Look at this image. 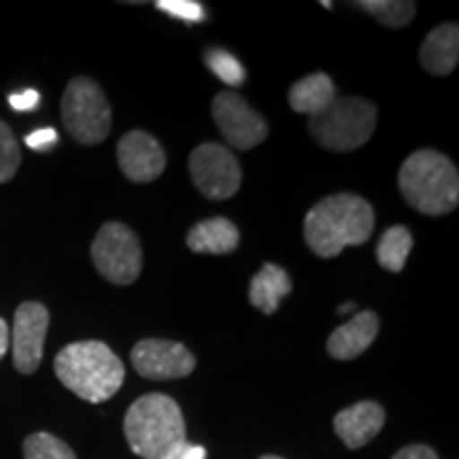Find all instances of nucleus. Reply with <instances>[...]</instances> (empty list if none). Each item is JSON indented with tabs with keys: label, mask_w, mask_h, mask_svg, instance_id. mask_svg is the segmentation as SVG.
Returning <instances> with one entry per match:
<instances>
[{
	"label": "nucleus",
	"mask_w": 459,
	"mask_h": 459,
	"mask_svg": "<svg viewBox=\"0 0 459 459\" xmlns=\"http://www.w3.org/2000/svg\"><path fill=\"white\" fill-rule=\"evenodd\" d=\"M398 186L406 203L423 215H446L459 203L455 164L434 149H421L406 158Z\"/></svg>",
	"instance_id": "obj_4"
},
{
	"label": "nucleus",
	"mask_w": 459,
	"mask_h": 459,
	"mask_svg": "<svg viewBox=\"0 0 459 459\" xmlns=\"http://www.w3.org/2000/svg\"><path fill=\"white\" fill-rule=\"evenodd\" d=\"M375 230V211L355 194L319 200L304 220V240L319 257H336L344 247L364 245Z\"/></svg>",
	"instance_id": "obj_1"
},
{
	"label": "nucleus",
	"mask_w": 459,
	"mask_h": 459,
	"mask_svg": "<svg viewBox=\"0 0 459 459\" xmlns=\"http://www.w3.org/2000/svg\"><path fill=\"white\" fill-rule=\"evenodd\" d=\"M49 328V311L41 302H24L13 319V364L22 375H32L41 366L45 336Z\"/></svg>",
	"instance_id": "obj_11"
},
{
	"label": "nucleus",
	"mask_w": 459,
	"mask_h": 459,
	"mask_svg": "<svg viewBox=\"0 0 459 459\" xmlns=\"http://www.w3.org/2000/svg\"><path fill=\"white\" fill-rule=\"evenodd\" d=\"M351 311H355V304L353 302H347V304H342L341 308H338V315H344V313H351Z\"/></svg>",
	"instance_id": "obj_30"
},
{
	"label": "nucleus",
	"mask_w": 459,
	"mask_h": 459,
	"mask_svg": "<svg viewBox=\"0 0 459 459\" xmlns=\"http://www.w3.org/2000/svg\"><path fill=\"white\" fill-rule=\"evenodd\" d=\"M132 366L141 377L152 381H170L192 375L196 368V358L186 344L164 338H145L136 342L130 353Z\"/></svg>",
	"instance_id": "obj_10"
},
{
	"label": "nucleus",
	"mask_w": 459,
	"mask_h": 459,
	"mask_svg": "<svg viewBox=\"0 0 459 459\" xmlns=\"http://www.w3.org/2000/svg\"><path fill=\"white\" fill-rule=\"evenodd\" d=\"M378 334L377 313L364 311L353 315L347 324L332 332L328 338V353L334 359H355L375 342Z\"/></svg>",
	"instance_id": "obj_14"
},
{
	"label": "nucleus",
	"mask_w": 459,
	"mask_h": 459,
	"mask_svg": "<svg viewBox=\"0 0 459 459\" xmlns=\"http://www.w3.org/2000/svg\"><path fill=\"white\" fill-rule=\"evenodd\" d=\"M204 457H206L204 446L186 443L179 451H177V455L172 457V459H204Z\"/></svg>",
	"instance_id": "obj_28"
},
{
	"label": "nucleus",
	"mask_w": 459,
	"mask_h": 459,
	"mask_svg": "<svg viewBox=\"0 0 459 459\" xmlns=\"http://www.w3.org/2000/svg\"><path fill=\"white\" fill-rule=\"evenodd\" d=\"M119 169L130 181L152 183L166 169V153L145 130H132L117 143Z\"/></svg>",
	"instance_id": "obj_12"
},
{
	"label": "nucleus",
	"mask_w": 459,
	"mask_h": 459,
	"mask_svg": "<svg viewBox=\"0 0 459 459\" xmlns=\"http://www.w3.org/2000/svg\"><path fill=\"white\" fill-rule=\"evenodd\" d=\"M22 153L13 130L0 119V183H7L15 177L20 169Z\"/></svg>",
	"instance_id": "obj_23"
},
{
	"label": "nucleus",
	"mask_w": 459,
	"mask_h": 459,
	"mask_svg": "<svg viewBox=\"0 0 459 459\" xmlns=\"http://www.w3.org/2000/svg\"><path fill=\"white\" fill-rule=\"evenodd\" d=\"M355 4L387 28L409 26L417 13V4L411 0H366V3Z\"/></svg>",
	"instance_id": "obj_20"
},
{
	"label": "nucleus",
	"mask_w": 459,
	"mask_h": 459,
	"mask_svg": "<svg viewBox=\"0 0 459 459\" xmlns=\"http://www.w3.org/2000/svg\"><path fill=\"white\" fill-rule=\"evenodd\" d=\"M336 100V85L325 73H313L291 85L290 105L294 111L315 117Z\"/></svg>",
	"instance_id": "obj_17"
},
{
	"label": "nucleus",
	"mask_w": 459,
	"mask_h": 459,
	"mask_svg": "<svg viewBox=\"0 0 459 459\" xmlns=\"http://www.w3.org/2000/svg\"><path fill=\"white\" fill-rule=\"evenodd\" d=\"M156 7L164 13L177 17V20L189 22V24H198L206 17L203 4L194 3V0H160Z\"/></svg>",
	"instance_id": "obj_24"
},
{
	"label": "nucleus",
	"mask_w": 459,
	"mask_h": 459,
	"mask_svg": "<svg viewBox=\"0 0 459 459\" xmlns=\"http://www.w3.org/2000/svg\"><path fill=\"white\" fill-rule=\"evenodd\" d=\"M392 459H438V455L426 445H411L400 449Z\"/></svg>",
	"instance_id": "obj_27"
},
{
	"label": "nucleus",
	"mask_w": 459,
	"mask_h": 459,
	"mask_svg": "<svg viewBox=\"0 0 459 459\" xmlns=\"http://www.w3.org/2000/svg\"><path fill=\"white\" fill-rule=\"evenodd\" d=\"M419 60L428 73L445 77L455 71L459 60V28L457 24H443L428 34L419 51Z\"/></svg>",
	"instance_id": "obj_15"
},
{
	"label": "nucleus",
	"mask_w": 459,
	"mask_h": 459,
	"mask_svg": "<svg viewBox=\"0 0 459 459\" xmlns=\"http://www.w3.org/2000/svg\"><path fill=\"white\" fill-rule=\"evenodd\" d=\"M211 111H213L217 128L230 147L247 152V149L260 145L268 136V126L262 115L254 111V107L247 105V100L234 91H220L213 99Z\"/></svg>",
	"instance_id": "obj_9"
},
{
	"label": "nucleus",
	"mask_w": 459,
	"mask_h": 459,
	"mask_svg": "<svg viewBox=\"0 0 459 459\" xmlns=\"http://www.w3.org/2000/svg\"><path fill=\"white\" fill-rule=\"evenodd\" d=\"M39 102H41V96H39V91H34V90L17 91V94L9 96V105L13 107L17 113L32 111L34 107H39Z\"/></svg>",
	"instance_id": "obj_26"
},
{
	"label": "nucleus",
	"mask_w": 459,
	"mask_h": 459,
	"mask_svg": "<svg viewBox=\"0 0 459 459\" xmlns=\"http://www.w3.org/2000/svg\"><path fill=\"white\" fill-rule=\"evenodd\" d=\"M385 426V411L377 402L364 400L334 417V432L347 449H361L377 438Z\"/></svg>",
	"instance_id": "obj_13"
},
{
	"label": "nucleus",
	"mask_w": 459,
	"mask_h": 459,
	"mask_svg": "<svg viewBox=\"0 0 459 459\" xmlns=\"http://www.w3.org/2000/svg\"><path fill=\"white\" fill-rule=\"evenodd\" d=\"M260 459H283V457H279V455H264Z\"/></svg>",
	"instance_id": "obj_31"
},
{
	"label": "nucleus",
	"mask_w": 459,
	"mask_h": 459,
	"mask_svg": "<svg viewBox=\"0 0 459 459\" xmlns=\"http://www.w3.org/2000/svg\"><path fill=\"white\" fill-rule=\"evenodd\" d=\"M54 370L62 385L91 404L113 398L126 377L122 359L100 341L66 344L56 355Z\"/></svg>",
	"instance_id": "obj_2"
},
{
	"label": "nucleus",
	"mask_w": 459,
	"mask_h": 459,
	"mask_svg": "<svg viewBox=\"0 0 459 459\" xmlns=\"http://www.w3.org/2000/svg\"><path fill=\"white\" fill-rule=\"evenodd\" d=\"M62 122L82 145H99L111 132V107L105 91L90 77H74L62 99Z\"/></svg>",
	"instance_id": "obj_6"
},
{
	"label": "nucleus",
	"mask_w": 459,
	"mask_h": 459,
	"mask_svg": "<svg viewBox=\"0 0 459 459\" xmlns=\"http://www.w3.org/2000/svg\"><path fill=\"white\" fill-rule=\"evenodd\" d=\"M189 175L198 192L211 200L232 198L243 181L237 156L217 143H203L194 149L189 156Z\"/></svg>",
	"instance_id": "obj_8"
},
{
	"label": "nucleus",
	"mask_w": 459,
	"mask_h": 459,
	"mask_svg": "<svg viewBox=\"0 0 459 459\" xmlns=\"http://www.w3.org/2000/svg\"><path fill=\"white\" fill-rule=\"evenodd\" d=\"M57 143V132L54 128H39L32 134L26 136V145L34 152H43V149L54 147Z\"/></svg>",
	"instance_id": "obj_25"
},
{
	"label": "nucleus",
	"mask_w": 459,
	"mask_h": 459,
	"mask_svg": "<svg viewBox=\"0 0 459 459\" xmlns=\"http://www.w3.org/2000/svg\"><path fill=\"white\" fill-rule=\"evenodd\" d=\"M7 349H9V325L7 321L0 319V359L4 358Z\"/></svg>",
	"instance_id": "obj_29"
},
{
	"label": "nucleus",
	"mask_w": 459,
	"mask_h": 459,
	"mask_svg": "<svg viewBox=\"0 0 459 459\" xmlns=\"http://www.w3.org/2000/svg\"><path fill=\"white\" fill-rule=\"evenodd\" d=\"M26 459H77L71 446L54 434L37 432L30 434L24 443Z\"/></svg>",
	"instance_id": "obj_21"
},
{
	"label": "nucleus",
	"mask_w": 459,
	"mask_h": 459,
	"mask_svg": "<svg viewBox=\"0 0 459 459\" xmlns=\"http://www.w3.org/2000/svg\"><path fill=\"white\" fill-rule=\"evenodd\" d=\"M91 260L113 285H132L143 268V249L136 234L119 221H108L91 243Z\"/></svg>",
	"instance_id": "obj_7"
},
{
	"label": "nucleus",
	"mask_w": 459,
	"mask_h": 459,
	"mask_svg": "<svg viewBox=\"0 0 459 459\" xmlns=\"http://www.w3.org/2000/svg\"><path fill=\"white\" fill-rule=\"evenodd\" d=\"M206 66L215 74L217 79L223 83H228L230 88H240L247 79V71L243 65L226 49H209L204 56Z\"/></svg>",
	"instance_id": "obj_22"
},
{
	"label": "nucleus",
	"mask_w": 459,
	"mask_h": 459,
	"mask_svg": "<svg viewBox=\"0 0 459 459\" xmlns=\"http://www.w3.org/2000/svg\"><path fill=\"white\" fill-rule=\"evenodd\" d=\"M291 291V279L277 264L266 262L251 279L249 300L264 315H273L283 298Z\"/></svg>",
	"instance_id": "obj_18"
},
{
	"label": "nucleus",
	"mask_w": 459,
	"mask_h": 459,
	"mask_svg": "<svg viewBox=\"0 0 459 459\" xmlns=\"http://www.w3.org/2000/svg\"><path fill=\"white\" fill-rule=\"evenodd\" d=\"M412 249V234L404 226H392L383 232L377 247V260L389 273H402Z\"/></svg>",
	"instance_id": "obj_19"
},
{
	"label": "nucleus",
	"mask_w": 459,
	"mask_h": 459,
	"mask_svg": "<svg viewBox=\"0 0 459 459\" xmlns=\"http://www.w3.org/2000/svg\"><path fill=\"white\" fill-rule=\"evenodd\" d=\"M240 243V232L226 217H211L189 230L187 247L194 254L226 255L232 254Z\"/></svg>",
	"instance_id": "obj_16"
},
{
	"label": "nucleus",
	"mask_w": 459,
	"mask_h": 459,
	"mask_svg": "<svg viewBox=\"0 0 459 459\" xmlns=\"http://www.w3.org/2000/svg\"><path fill=\"white\" fill-rule=\"evenodd\" d=\"M130 449L143 459H172L187 443L183 412L170 395L147 394L124 417Z\"/></svg>",
	"instance_id": "obj_3"
},
{
	"label": "nucleus",
	"mask_w": 459,
	"mask_h": 459,
	"mask_svg": "<svg viewBox=\"0 0 459 459\" xmlns=\"http://www.w3.org/2000/svg\"><path fill=\"white\" fill-rule=\"evenodd\" d=\"M377 128V107L364 99L336 96L324 113L308 117V132L321 147L353 152L370 139Z\"/></svg>",
	"instance_id": "obj_5"
}]
</instances>
